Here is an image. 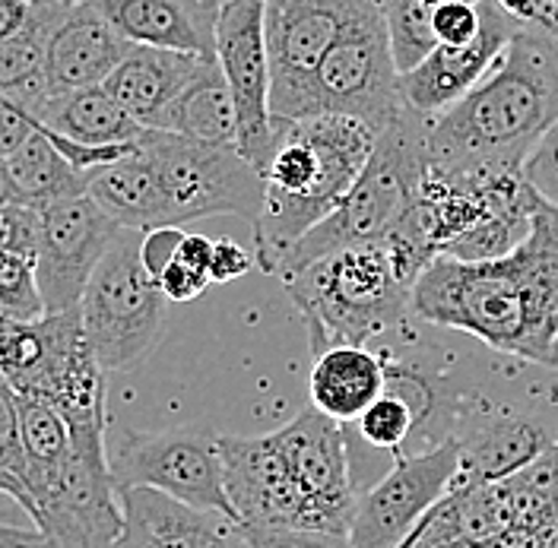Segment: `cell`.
I'll list each match as a JSON object with an SVG mask.
<instances>
[{
    "label": "cell",
    "mask_w": 558,
    "mask_h": 548,
    "mask_svg": "<svg viewBox=\"0 0 558 548\" xmlns=\"http://www.w3.org/2000/svg\"><path fill=\"white\" fill-rule=\"evenodd\" d=\"M0 314L10 320L45 317L35 285V257L29 254L0 251Z\"/></svg>",
    "instance_id": "4dcf8cb0"
},
{
    "label": "cell",
    "mask_w": 558,
    "mask_h": 548,
    "mask_svg": "<svg viewBox=\"0 0 558 548\" xmlns=\"http://www.w3.org/2000/svg\"><path fill=\"white\" fill-rule=\"evenodd\" d=\"M118 501L114 548H251L235 516L187 508L153 488H121Z\"/></svg>",
    "instance_id": "d6986e66"
},
{
    "label": "cell",
    "mask_w": 558,
    "mask_h": 548,
    "mask_svg": "<svg viewBox=\"0 0 558 548\" xmlns=\"http://www.w3.org/2000/svg\"><path fill=\"white\" fill-rule=\"evenodd\" d=\"M549 3H553V10H556V13H558V0H549Z\"/></svg>",
    "instance_id": "ee69618b"
},
{
    "label": "cell",
    "mask_w": 558,
    "mask_h": 548,
    "mask_svg": "<svg viewBox=\"0 0 558 548\" xmlns=\"http://www.w3.org/2000/svg\"><path fill=\"white\" fill-rule=\"evenodd\" d=\"M365 0H264L270 114L299 121L314 70Z\"/></svg>",
    "instance_id": "7c38bea8"
},
{
    "label": "cell",
    "mask_w": 558,
    "mask_h": 548,
    "mask_svg": "<svg viewBox=\"0 0 558 548\" xmlns=\"http://www.w3.org/2000/svg\"><path fill=\"white\" fill-rule=\"evenodd\" d=\"M432 29L441 45H466L480 33V7L466 0H441L432 10Z\"/></svg>",
    "instance_id": "836d02e7"
},
{
    "label": "cell",
    "mask_w": 558,
    "mask_h": 548,
    "mask_svg": "<svg viewBox=\"0 0 558 548\" xmlns=\"http://www.w3.org/2000/svg\"><path fill=\"white\" fill-rule=\"evenodd\" d=\"M209 3H222V0H209Z\"/></svg>",
    "instance_id": "7dc6e473"
},
{
    "label": "cell",
    "mask_w": 558,
    "mask_h": 548,
    "mask_svg": "<svg viewBox=\"0 0 558 548\" xmlns=\"http://www.w3.org/2000/svg\"><path fill=\"white\" fill-rule=\"evenodd\" d=\"M201 61H209V58H194V54L169 51V48L131 45L102 86L134 121H140L143 127H153L162 108L172 102L181 93V86L197 73Z\"/></svg>",
    "instance_id": "44dd1931"
},
{
    "label": "cell",
    "mask_w": 558,
    "mask_h": 548,
    "mask_svg": "<svg viewBox=\"0 0 558 548\" xmlns=\"http://www.w3.org/2000/svg\"><path fill=\"white\" fill-rule=\"evenodd\" d=\"M131 45L194 58L216 54V7L209 0H89Z\"/></svg>",
    "instance_id": "ffe728a7"
},
{
    "label": "cell",
    "mask_w": 558,
    "mask_h": 548,
    "mask_svg": "<svg viewBox=\"0 0 558 548\" xmlns=\"http://www.w3.org/2000/svg\"><path fill=\"white\" fill-rule=\"evenodd\" d=\"M137 146L159 178L172 226L181 229L207 216L254 222L264 200V181L235 146H209L153 127L140 134Z\"/></svg>",
    "instance_id": "52a82bcc"
},
{
    "label": "cell",
    "mask_w": 558,
    "mask_h": 548,
    "mask_svg": "<svg viewBox=\"0 0 558 548\" xmlns=\"http://www.w3.org/2000/svg\"><path fill=\"white\" fill-rule=\"evenodd\" d=\"M10 204H20V200H16L13 181H10V174H7V162L0 159V206H10Z\"/></svg>",
    "instance_id": "7bdbcfd3"
},
{
    "label": "cell",
    "mask_w": 558,
    "mask_h": 548,
    "mask_svg": "<svg viewBox=\"0 0 558 548\" xmlns=\"http://www.w3.org/2000/svg\"><path fill=\"white\" fill-rule=\"evenodd\" d=\"M153 131L197 139L209 146H235V114L229 86L219 73L216 58L201 61L197 73L181 86V93L153 121Z\"/></svg>",
    "instance_id": "d4e9b609"
},
{
    "label": "cell",
    "mask_w": 558,
    "mask_h": 548,
    "mask_svg": "<svg viewBox=\"0 0 558 548\" xmlns=\"http://www.w3.org/2000/svg\"><path fill=\"white\" fill-rule=\"evenodd\" d=\"M549 209H553V206H549ZM553 212H556V209H553ZM556 222H558V212H556Z\"/></svg>",
    "instance_id": "bcb514c9"
},
{
    "label": "cell",
    "mask_w": 558,
    "mask_h": 548,
    "mask_svg": "<svg viewBox=\"0 0 558 548\" xmlns=\"http://www.w3.org/2000/svg\"><path fill=\"white\" fill-rule=\"evenodd\" d=\"M400 73L393 68L381 0H365L343 35L314 70L305 99V118L347 114L375 134L403 114Z\"/></svg>",
    "instance_id": "ba28073f"
},
{
    "label": "cell",
    "mask_w": 558,
    "mask_h": 548,
    "mask_svg": "<svg viewBox=\"0 0 558 548\" xmlns=\"http://www.w3.org/2000/svg\"><path fill=\"white\" fill-rule=\"evenodd\" d=\"M86 194L121 229L149 232V229L172 226L159 178H156L149 159L143 156L137 143L121 159L105 162V166L86 174Z\"/></svg>",
    "instance_id": "603a6c76"
},
{
    "label": "cell",
    "mask_w": 558,
    "mask_h": 548,
    "mask_svg": "<svg viewBox=\"0 0 558 548\" xmlns=\"http://www.w3.org/2000/svg\"><path fill=\"white\" fill-rule=\"evenodd\" d=\"M181 235H184V229H178V226H162V229L143 232V239H140V260H143L146 273L153 276V279L172 264Z\"/></svg>",
    "instance_id": "8d00e7d4"
},
{
    "label": "cell",
    "mask_w": 558,
    "mask_h": 548,
    "mask_svg": "<svg viewBox=\"0 0 558 548\" xmlns=\"http://www.w3.org/2000/svg\"><path fill=\"white\" fill-rule=\"evenodd\" d=\"M216 438L219 431L207 425L121 431L108 450L114 491L153 488L187 508L232 516L222 491V456Z\"/></svg>",
    "instance_id": "9c48e42d"
},
{
    "label": "cell",
    "mask_w": 558,
    "mask_h": 548,
    "mask_svg": "<svg viewBox=\"0 0 558 548\" xmlns=\"http://www.w3.org/2000/svg\"><path fill=\"white\" fill-rule=\"evenodd\" d=\"M156 285H159V292H162V299L169 305H187V302H194V299H201L207 292L209 276L197 273V270L178 264L172 257V264L156 276Z\"/></svg>",
    "instance_id": "d590c367"
},
{
    "label": "cell",
    "mask_w": 558,
    "mask_h": 548,
    "mask_svg": "<svg viewBox=\"0 0 558 548\" xmlns=\"http://www.w3.org/2000/svg\"><path fill=\"white\" fill-rule=\"evenodd\" d=\"M508 16H514L526 29L558 35V13L549 0H495Z\"/></svg>",
    "instance_id": "f35d334b"
},
{
    "label": "cell",
    "mask_w": 558,
    "mask_h": 548,
    "mask_svg": "<svg viewBox=\"0 0 558 548\" xmlns=\"http://www.w3.org/2000/svg\"><path fill=\"white\" fill-rule=\"evenodd\" d=\"M480 33L466 45H435L428 58L416 68L400 73L403 105L416 114H438L460 102L495 61L505 54L508 41L521 29L514 16H508L495 0H480Z\"/></svg>",
    "instance_id": "2e32d148"
},
{
    "label": "cell",
    "mask_w": 558,
    "mask_h": 548,
    "mask_svg": "<svg viewBox=\"0 0 558 548\" xmlns=\"http://www.w3.org/2000/svg\"><path fill=\"white\" fill-rule=\"evenodd\" d=\"M7 174L13 181L16 200L33 209L86 194V174L73 169L38 127L7 156Z\"/></svg>",
    "instance_id": "4316f807"
},
{
    "label": "cell",
    "mask_w": 558,
    "mask_h": 548,
    "mask_svg": "<svg viewBox=\"0 0 558 548\" xmlns=\"http://www.w3.org/2000/svg\"><path fill=\"white\" fill-rule=\"evenodd\" d=\"M61 3L64 0H33L20 29L0 41V96L23 105L29 114L45 99V83H41L45 41Z\"/></svg>",
    "instance_id": "484cf974"
},
{
    "label": "cell",
    "mask_w": 558,
    "mask_h": 548,
    "mask_svg": "<svg viewBox=\"0 0 558 548\" xmlns=\"http://www.w3.org/2000/svg\"><path fill=\"white\" fill-rule=\"evenodd\" d=\"M222 491L232 516L242 526H295L299 498L289 479L277 438L219 435Z\"/></svg>",
    "instance_id": "e0dca14e"
},
{
    "label": "cell",
    "mask_w": 558,
    "mask_h": 548,
    "mask_svg": "<svg viewBox=\"0 0 558 548\" xmlns=\"http://www.w3.org/2000/svg\"><path fill=\"white\" fill-rule=\"evenodd\" d=\"M131 41L89 0H64L45 41V99L86 86H102L128 54Z\"/></svg>",
    "instance_id": "ac0fdd59"
},
{
    "label": "cell",
    "mask_w": 558,
    "mask_h": 548,
    "mask_svg": "<svg viewBox=\"0 0 558 548\" xmlns=\"http://www.w3.org/2000/svg\"><path fill=\"white\" fill-rule=\"evenodd\" d=\"M299 498L295 526L347 536L359 491L349 476L347 431L308 403L274 431Z\"/></svg>",
    "instance_id": "8fae6325"
},
{
    "label": "cell",
    "mask_w": 558,
    "mask_h": 548,
    "mask_svg": "<svg viewBox=\"0 0 558 548\" xmlns=\"http://www.w3.org/2000/svg\"><path fill=\"white\" fill-rule=\"evenodd\" d=\"M26 10H29L26 0H0V41L20 29V23L26 20Z\"/></svg>",
    "instance_id": "b9f144b4"
},
{
    "label": "cell",
    "mask_w": 558,
    "mask_h": 548,
    "mask_svg": "<svg viewBox=\"0 0 558 548\" xmlns=\"http://www.w3.org/2000/svg\"><path fill=\"white\" fill-rule=\"evenodd\" d=\"M359 435L378 450L403 453L416 435V410L393 390H381V397L355 418Z\"/></svg>",
    "instance_id": "f1b7e54d"
},
{
    "label": "cell",
    "mask_w": 558,
    "mask_h": 548,
    "mask_svg": "<svg viewBox=\"0 0 558 548\" xmlns=\"http://www.w3.org/2000/svg\"><path fill=\"white\" fill-rule=\"evenodd\" d=\"M35 131L33 114L23 105L10 102L7 96H0V159L7 162V156L29 137Z\"/></svg>",
    "instance_id": "74e56055"
},
{
    "label": "cell",
    "mask_w": 558,
    "mask_h": 548,
    "mask_svg": "<svg viewBox=\"0 0 558 548\" xmlns=\"http://www.w3.org/2000/svg\"><path fill=\"white\" fill-rule=\"evenodd\" d=\"M33 121L41 131L80 146L137 143L140 134L146 131L105 93V86H86L61 96H48L33 108Z\"/></svg>",
    "instance_id": "cb8c5ba5"
},
{
    "label": "cell",
    "mask_w": 558,
    "mask_h": 548,
    "mask_svg": "<svg viewBox=\"0 0 558 548\" xmlns=\"http://www.w3.org/2000/svg\"><path fill=\"white\" fill-rule=\"evenodd\" d=\"M209 257H213V241L207 235H197V232H184L178 241V251H174V260L197 270V273H207Z\"/></svg>",
    "instance_id": "ab89813d"
},
{
    "label": "cell",
    "mask_w": 558,
    "mask_h": 548,
    "mask_svg": "<svg viewBox=\"0 0 558 548\" xmlns=\"http://www.w3.org/2000/svg\"><path fill=\"white\" fill-rule=\"evenodd\" d=\"M441 0H381L384 29L397 73H407L428 58V51L438 45L432 29V10Z\"/></svg>",
    "instance_id": "83f0119b"
},
{
    "label": "cell",
    "mask_w": 558,
    "mask_h": 548,
    "mask_svg": "<svg viewBox=\"0 0 558 548\" xmlns=\"http://www.w3.org/2000/svg\"><path fill=\"white\" fill-rule=\"evenodd\" d=\"M466 3H480V0H466Z\"/></svg>",
    "instance_id": "f6af8a7d"
},
{
    "label": "cell",
    "mask_w": 558,
    "mask_h": 548,
    "mask_svg": "<svg viewBox=\"0 0 558 548\" xmlns=\"http://www.w3.org/2000/svg\"><path fill=\"white\" fill-rule=\"evenodd\" d=\"M410 317L460 330L492 352L558 372V222L539 200L530 235L495 260L425 264L410 289Z\"/></svg>",
    "instance_id": "6da1fadb"
},
{
    "label": "cell",
    "mask_w": 558,
    "mask_h": 548,
    "mask_svg": "<svg viewBox=\"0 0 558 548\" xmlns=\"http://www.w3.org/2000/svg\"><path fill=\"white\" fill-rule=\"evenodd\" d=\"M556 121L558 35L521 26L460 102L428 114L425 156L435 169H521Z\"/></svg>",
    "instance_id": "7a4b0ae2"
},
{
    "label": "cell",
    "mask_w": 558,
    "mask_h": 548,
    "mask_svg": "<svg viewBox=\"0 0 558 548\" xmlns=\"http://www.w3.org/2000/svg\"><path fill=\"white\" fill-rule=\"evenodd\" d=\"M543 410H523L483 390H453L451 438L460 447V460L451 488L508 479L558 445V425Z\"/></svg>",
    "instance_id": "30bf717a"
},
{
    "label": "cell",
    "mask_w": 558,
    "mask_h": 548,
    "mask_svg": "<svg viewBox=\"0 0 558 548\" xmlns=\"http://www.w3.org/2000/svg\"><path fill=\"white\" fill-rule=\"evenodd\" d=\"M216 64L235 114V149L257 172L279 118L270 114V61L264 45V0H222L216 7Z\"/></svg>",
    "instance_id": "4fadbf2b"
},
{
    "label": "cell",
    "mask_w": 558,
    "mask_h": 548,
    "mask_svg": "<svg viewBox=\"0 0 558 548\" xmlns=\"http://www.w3.org/2000/svg\"><path fill=\"white\" fill-rule=\"evenodd\" d=\"M279 282L308 327L312 355L330 345H368L410 320L413 276L387 239L340 247Z\"/></svg>",
    "instance_id": "277c9868"
},
{
    "label": "cell",
    "mask_w": 558,
    "mask_h": 548,
    "mask_svg": "<svg viewBox=\"0 0 558 548\" xmlns=\"http://www.w3.org/2000/svg\"><path fill=\"white\" fill-rule=\"evenodd\" d=\"M140 239L137 229H121L80 299V324L105 375L134 372L169 320V302L140 260Z\"/></svg>",
    "instance_id": "8992f818"
},
{
    "label": "cell",
    "mask_w": 558,
    "mask_h": 548,
    "mask_svg": "<svg viewBox=\"0 0 558 548\" xmlns=\"http://www.w3.org/2000/svg\"><path fill=\"white\" fill-rule=\"evenodd\" d=\"M521 174L530 191L558 212V121L530 146L521 162Z\"/></svg>",
    "instance_id": "1f68e13d"
},
{
    "label": "cell",
    "mask_w": 558,
    "mask_h": 548,
    "mask_svg": "<svg viewBox=\"0 0 558 548\" xmlns=\"http://www.w3.org/2000/svg\"><path fill=\"white\" fill-rule=\"evenodd\" d=\"M26 3H33V0H26Z\"/></svg>",
    "instance_id": "c3c4849f"
},
{
    "label": "cell",
    "mask_w": 558,
    "mask_h": 548,
    "mask_svg": "<svg viewBox=\"0 0 558 548\" xmlns=\"http://www.w3.org/2000/svg\"><path fill=\"white\" fill-rule=\"evenodd\" d=\"M384 390L381 352L368 345H330L314 355L308 403L327 418L347 425L368 410Z\"/></svg>",
    "instance_id": "7402d4cb"
},
{
    "label": "cell",
    "mask_w": 558,
    "mask_h": 548,
    "mask_svg": "<svg viewBox=\"0 0 558 548\" xmlns=\"http://www.w3.org/2000/svg\"><path fill=\"white\" fill-rule=\"evenodd\" d=\"M251 270H257V260H254V251H247L244 244L232 239H216L213 241V257H209V285H226V282H235Z\"/></svg>",
    "instance_id": "e575fe53"
},
{
    "label": "cell",
    "mask_w": 558,
    "mask_h": 548,
    "mask_svg": "<svg viewBox=\"0 0 558 548\" xmlns=\"http://www.w3.org/2000/svg\"><path fill=\"white\" fill-rule=\"evenodd\" d=\"M242 533L251 548H355L340 533H320L305 526H242Z\"/></svg>",
    "instance_id": "d6a6232c"
},
{
    "label": "cell",
    "mask_w": 558,
    "mask_h": 548,
    "mask_svg": "<svg viewBox=\"0 0 558 548\" xmlns=\"http://www.w3.org/2000/svg\"><path fill=\"white\" fill-rule=\"evenodd\" d=\"M460 447L453 438L397 453L390 473L359 495L347 539L355 548H400L448 491L457 476Z\"/></svg>",
    "instance_id": "5bb4252c"
},
{
    "label": "cell",
    "mask_w": 558,
    "mask_h": 548,
    "mask_svg": "<svg viewBox=\"0 0 558 548\" xmlns=\"http://www.w3.org/2000/svg\"><path fill=\"white\" fill-rule=\"evenodd\" d=\"M425 121L428 114L403 108V114L393 124L378 131L375 149L347 197L282 254L274 273L277 279H286L340 247L384 239L393 229L403 209L413 204L418 184L428 172Z\"/></svg>",
    "instance_id": "5b68a950"
},
{
    "label": "cell",
    "mask_w": 558,
    "mask_h": 548,
    "mask_svg": "<svg viewBox=\"0 0 558 548\" xmlns=\"http://www.w3.org/2000/svg\"><path fill=\"white\" fill-rule=\"evenodd\" d=\"M0 495L16 501L29 511L26 491V456H23V435H20V406L13 387L0 377Z\"/></svg>",
    "instance_id": "f546056e"
},
{
    "label": "cell",
    "mask_w": 558,
    "mask_h": 548,
    "mask_svg": "<svg viewBox=\"0 0 558 548\" xmlns=\"http://www.w3.org/2000/svg\"><path fill=\"white\" fill-rule=\"evenodd\" d=\"M375 131L347 114H312L299 121L279 118L257 174L264 200L251 222L257 270L277 273L282 254L333 212L362 174Z\"/></svg>",
    "instance_id": "3957f363"
},
{
    "label": "cell",
    "mask_w": 558,
    "mask_h": 548,
    "mask_svg": "<svg viewBox=\"0 0 558 548\" xmlns=\"http://www.w3.org/2000/svg\"><path fill=\"white\" fill-rule=\"evenodd\" d=\"M35 229V285L45 314L80 308L83 289L121 226L89 194L45 204Z\"/></svg>",
    "instance_id": "9a60e30c"
},
{
    "label": "cell",
    "mask_w": 558,
    "mask_h": 548,
    "mask_svg": "<svg viewBox=\"0 0 558 548\" xmlns=\"http://www.w3.org/2000/svg\"><path fill=\"white\" fill-rule=\"evenodd\" d=\"M0 548H51L38 529H16L0 523Z\"/></svg>",
    "instance_id": "60d3db41"
}]
</instances>
